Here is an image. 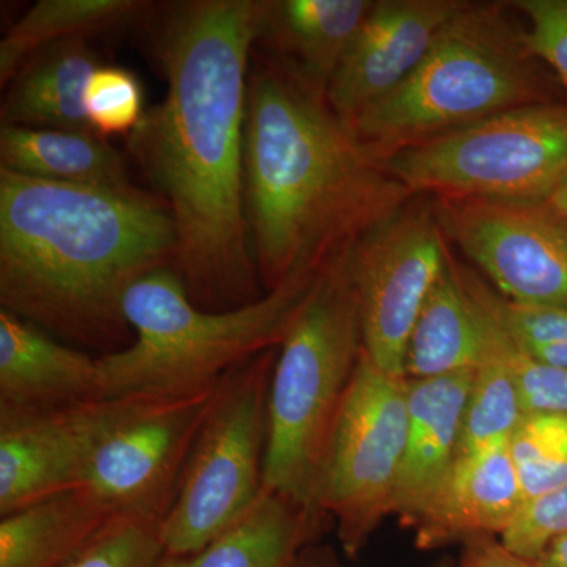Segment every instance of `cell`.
Masks as SVG:
<instances>
[{
	"label": "cell",
	"mask_w": 567,
	"mask_h": 567,
	"mask_svg": "<svg viewBox=\"0 0 567 567\" xmlns=\"http://www.w3.org/2000/svg\"><path fill=\"white\" fill-rule=\"evenodd\" d=\"M264 11L265 0L174 6L156 41L166 95L126 141L173 216L175 274L207 311L260 298L246 215L245 123Z\"/></svg>",
	"instance_id": "cell-1"
},
{
	"label": "cell",
	"mask_w": 567,
	"mask_h": 567,
	"mask_svg": "<svg viewBox=\"0 0 567 567\" xmlns=\"http://www.w3.org/2000/svg\"><path fill=\"white\" fill-rule=\"evenodd\" d=\"M245 199L265 292L327 262L402 210L412 194L354 140L324 93L281 63L249 71Z\"/></svg>",
	"instance_id": "cell-2"
},
{
	"label": "cell",
	"mask_w": 567,
	"mask_h": 567,
	"mask_svg": "<svg viewBox=\"0 0 567 567\" xmlns=\"http://www.w3.org/2000/svg\"><path fill=\"white\" fill-rule=\"evenodd\" d=\"M175 254L159 197L0 167V303L11 315L84 344L118 342L126 290Z\"/></svg>",
	"instance_id": "cell-3"
},
{
	"label": "cell",
	"mask_w": 567,
	"mask_h": 567,
	"mask_svg": "<svg viewBox=\"0 0 567 567\" xmlns=\"http://www.w3.org/2000/svg\"><path fill=\"white\" fill-rule=\"evenodd\" d=\"M513 10L511 2H465L412 76L347 125L372 159L385 166L404 148L492 115L567 100Z\"/></svg>",
	"instance_id": "cell-4"
},
{
	"label": "cell",
	"mask_w": 567,
	"mask_h": 567,
	"mask_svg": "<svg viewBox=\"0 0 567 567\" xmlns=\"http://www.w3.org/2000/svg\"><path fill=\"white\" fill-rule=\"evenodd\" d=\"M327 262L305 265L259 300L229 311L194 305L173 267L142 276L122 303L136 338L100 358L103 398L192 393L279 349Z\"/></svg>",
	"instance_id": "cell-5"
},
{
	"label": "cell",
	"mask_w": 567,
	"mask_h": 567,
	"mask_svg": "<svg viewBox=\"0 0 567 567\" xmlns=\"http://www.w3.org/2000/svg\"><path fill=\"white\" fill-rule=\"evenodd\" d=\"M347 249L323 265L293 317L268 390L264 488L312 511L331 427L363 352Z\"/></svg>",
	"instance_id": "cell-6"
},
{
	"label": "cell",
	"mask_w": 567,
	"mask_h": 567,
	"mask_svg": "<svg viewBox=\"0 0 567 567\" xmlns=\"http://www.w3.org/2000/svg\"><path fill=\"white\" fill-rule=\"evenodd\" d=\"M385 167L413 197L547 200L567 177V100L420 142Z\"/></svg>",
	"instance_id": "cell-7"
},
{
	"label": "cell",
	"mask_w": 567,
	"mask_h": 567,
	"mask_svg": "<svg viewBox=\"0 0 567 567\" xmlns=\"http://www.w3.org/2000/svg\"><path fill=\"white\" fill-rule=\"evenodd\" d=\"M278 349L227 372L163 518L164 555L185 557L241 520L264 494L268 390Z\"/></svg>",
	"instance_id": "cell-8"
},
{
	"label": "cell",
	"mask_w": 567,
	"mask_h": 567,
	"mask_svg": "<svg viewBox=\"0 0 567 567\" xmlns=\"http://www.w3.org/2000/svg\"><path fill=\"white\" fill-rule=\"evenodd\" d=\"M409 427L406 377L386 374L361 352L331 427L315 507L334 518L347 555L393 514Z\"/></svg>",
	"instance_id": "cell-9"
},
{
	"label": "cell",
	"mask_w": 567,
	"mask_h": 567,
	"mask_svg": "<svg viewBox=\"0 0 567 567\" xmlns=\"http://www.w3.org/2000/svg\"><path fill=\"white\" fill-rule=\"evenodd\" d=\"M450 257L431 197H413L347 249L363 350L386 374L405 377L410 334Z\"/></svg>",
	"instance_id": "cell-10"
},
{
	"label": "cell",
	"mask_w": 567,
	"mask_h": 567,
	"mask_svg": "<svg viewBox=\"0 0 567 567\" xmlns=\"http://www.w3.org/2000/svg\"><path fill=\"white\" fill-rule=\"evenodd\" d=\"M447 241L518 303L567 308V218L550 200L432 199Z\"/></svg>",
	"instance_id": "cell-11"
},
{
	"label": "cell",
	"mask_w": 567,
	"mask_h": 567,
	"mask_svg": "<svg viewBox=\"0 0 567 567\" xmlns=\"http://www.w3.org/2000/svg\"><path fill=\"white\" fill-rule=\"evenodd\" d=\"M221 379L192 393L162 395L115 427L78 487L118 513L166 516Z\"/></svg>",
	"instance_id": "cell-12"
},
{
	"label": "cell",
	"mask_w": 567,
	"mask_h": 567,
	"mask_svg": "<svg viewBox=\"0 0 567 567\" xmlns=\"http://www.w3.org/2000/svg\"><path fill=\"white\" fill-rule=\"evenodd\" d=\"M158 398L122 395L0 412V514L80 486L100 443Z\"/></svg>",
	"instance_id": "cell-13"
},
{
	"label": "cell",
	"mask_w": 567,
	"mask_h": 567,
	"mask_svg": "<svg viewBox=\"0 0 567 567\" xmlns=\"http://www.w3.org/2000/svg\"><path fill=\"white\" fill-rule=\"evenodd\" d=\"M465 0H375L327 89L331 111L350 125L423 62Z\"/></svg>",
	"instance_id": "cell-14"
},
{
	"label": "cell",
	"mask_w": 567,
	"mask_h": 567,
	"mask_svg": "<svg viewBox=\"0 0 567 567\" xmlns=\"http://www.w3.org/2000/svg\"><path fill=\"white\" fill-rule=\"evenodd\" d=\"M475 371L406 379L409 427L393 514L410 528L434 502L456 462Z\"/></svg>",
	"instance_id": "cell-15"
},
{
	"label": "cell",
	"mask_w": 567,
	"mask_h": 567,
	"mask_svg": "<svg viewBox=\"0 0 567 567\" xmlns=\"http://www.w3.org/2000/svg\"><path fill=\"white\" fill-rule=\"evenodd\" d=\"M525 507L509 443L456 458L446 483L413 525L416 546L432 550L503 536Z\"/></svg>",
	"instance_id": "cell-16"
},
{
	"label": "cell",
	"mask_w": 567,
	"mask_h": 567,
	"mask_svg": "<svg viewBox=\"0 0 567 567\" xmlns=\"http://www.w3.org/2000/svg\"><path fill=\"white\" fill-rule=\"evenodd\" d=\"M100 398V358L63 346L37 324L0 311V412Z\"/></svg>",
	"instance_id": "cell-17"
},
{
	"label": "cell",
	"mask_w": 567,
	"mask_h": 567,
	"mask_svg": "<svg viewBox=\"0 0 567 567\" xmlns=\"http://www.w3.org/2000/svg\"><path fill=\"white\" fill-rule=\"evenodd\" d=\"M372 6V0H265L259 41L278 54L275 62L327 96Z\"/></svg>",
	"instance_id": "cell-18"
},
{
	"label": "cell",
	"mask_w": 567,
	"mask_h": 567,
	"mask_svg": "<svg viewBox=\"0 0 567 567\" xmlns=\"http://www.w3.org/2000/svg\"><path fill=\"white\" fill-rule=\"evenodd\" d=\"M99 66L85 39L41 48L11 80L0 110L2 125L93 133L84 92Z\"/></svg>",
	"instance_id": "cell-19"
},
{
	"label": "cell",
	"mask_w": 567,
	"mask_h": 567,
	"mask_svg": "<svg viewBox=\"0 0 567 567\" xmlns=\"http://www.w3.org/2000/svg\"><path fill=\"white\" fill-rule=\"evenodd\" d=\"M487 354L486 320L450 254L410 334L405 377L431 379L477 369Z\"/></svg>",
	"instance_id": "cell-20"
},
{
	"label": "cell",
	"mask_w": 567,
	"mask_h": 567,
	"mask_svg": "<svg viewBox=\"0 0 567 567\" xmlns=\"http://www.w3.org/2000/svg\"><path fill=\"white\" fill-rule=\"evenodd\" d=\"M117 514L84 487L21 507L0 520V567H59Z\"/></svg>",
	"instance_id": "cell-21"
},
{
	"label": "cell",
	"mask_w": 567,
	"mask_h": 567,
	"mask_svg": "<svg viewBox=\"0 0 567 567\" xmlns=\"http://www.w3.org/2000/svg\"><path fill=\"white\" fill-rule=\"evenodd\" d=\"M320 516L264 491L256 506L210 544L185 557L163 555L156 567H293Z\"/></svg>",
	"instance_id": "cell-22"
},
{
	"label": "cell",
	"mask_w": 567,
	"mask_h": 567,
	"mask_svg": "<svg viewBox=\"0 0 567 567\" xmlns=\"http://www.w3.org/2000/svg\"><path fill=\"white\" fill-rule=\"evenodd\" d=\"M0 163L43 181L107 189L133 186L122 156L95 133L2 125Z\"/></svg>",
	"instance_id": "cell-23"
},
{
	"label": "cell",
	"mask_w": 567,
	"mask_h": 567,
	"mask_svg": "<svg viewBox=\"0 0 567 567\" xmlns=\"http://www.w3.org/2000/svg\"><path fill=\"white\" fill-rule=\"evenodd\" d=\"M145 9L147 3L136 0H40L0 41V82L13 80L41 48L106 31Z\"/></svg>",
	"instance_id": "cell-24"
},
{
	"label": "cell",
	"mask_w": 567,
	"mask_h": 567,
	"mask_svg": "<svg viewBox=\"0 0 567 567\" xmlns=\"http://www.w3.org/2000/svg\"><path fill=\"white\" fill-rule=\"evenodd\" d=\"M524 415L509 369L488 347L487 358L476 369L473 379L457 457L509 443Z\"/></svg>",
	"instance_id": "cell-25"
},
{
	"label": "cell",
	"mask_w": 567,
	"mask_h": 567,
	"mask_svg": "<svg viewBox=\"0 0 567 567\" xmlns=\"http://www.w3.org/2000/svg\"><path fill=\"white\" fill-rule=\"evenodd\" d=\"M525 505L567 484V415L525 413L509 440Z\"/></svg>",
	"instance_id": "cell-26"
},
{
	"label": "cell",
	"mask_w": 567,
	"mask_h": 567,
	"mask_svg": "<svg viewBox=\"0 0 567 567\" xmlns=\"http://www.w3.org/2000/svg\"><path fill=\"white\" fill-rule=\"evenodd\" d=\"M162 516L117 514L59 567H156L163 558Z\"/></svg>",
	"instance_id": "cell-27"
},
{
	"label": "cell",
	"mask_w": 567,
	"mask_h": 567,
	"mask_svg": "<svg viewBox=\"0 0 567 567\" xmlns=\"http://www.w3.org/2000/svg\"><path fill=\"white\" fill-rule=\"evenodd\" d=\"M462 281L475 298L486 320L487 341L492 352L505 363L516 382L518 395L525 413H558L567 415V369L551 368L532 360L514 346L503 328L488 311L487 306L477 297L470 284L464 268H461Z\"/></svg>",
	"instance_id": "cell-28"
},
{
	"label": "cell",
	"mask_w": 567,
	"mask_h": 567,
	"mask_svg": "<svg viewBox=\"0 0 567 567\" xmlns=\"http://www.w3.org/2000/svg\"><path fill=\"white\" fill-rule=\"evenodd\" d=\"M84 110L99 136L132 133L145 114L140 78L123 66L100 65L85 85Z\"/></svg>",
	"instance_id": "cell-29"
},
{
	"label": "cell",
	"mask_w": 567,
	"mask_h": 567,
	"mask_svg": "<svg viewBox=\"0 0 567 567\" xmlns=\"http://www.w3.org/2000/svg\"><path fill=\"white\" fill-rule=\"evenodd\" d=\"M465 274L477 297L517 349L528 350L567 341V308L518 303L496 292L470 268L465 267Z\"/></svg>",
	"instance_id": "cell-30"
},
{
	"label": "cell",
	"mask_w": 567,
	"mask_h": 567,
	"mask_svg": "<svg viewBox=\"0 0 567 567\" xmlns=\"http://www.w3.org/2000/svg\"><path fill=\"white\" fill-rule=\"evenodd\" d=\"M529 51L567 89V0H516Z\"/></svg>",
	"instance_id": "cell-31"
},
{
	"label": "cell",
	"mask_w": 567,
	"mask_h": 567,
	"mask_svg": "<svg viewBox=\"0 0 567 567\" xmlns=\"http://www.w3.org/2000/svg\"><path fill=\"white\" fill-rule=\"evenodd\" d=\"M567 533V484L533 499L522 509L516 524L499 537L514 554L536 559L544 548Z\"/></svg>",
	"instance_id": "cell-32"
},
{
	"label": "cell",
	"mask_w": 567,
	"mask_h": 567,
	"mask_svg": "<svg viewBox=\"0 0 567 567\" xmlns=\"http://www.w3.org/2000/svg\"><path fill=\"white\" fill-rule=\"evenodd\" d=\"M457 567H539V565L535 559L514 554L494 536H483L464 544Z\"/></svg>",
	"instance_id": "cell-33"
},
{
	"label": "cell",
	"mask_w": 567,
	"mask_h": 567,
	"mask_svg": "<svg viewBox=\"0 0 567 567\" xmlns=\"http://www.w3.org/2000/svg\"><path fill=\"white\" fill-rule=\"evenodd\" d=\"M535 561L539 567H567V533L551 540Z\"/></svg>",
	"instance_id": "cell-34"
},
{
	"label": "cell",
	"mask_w": 567,
	"mask_h": 567,
	"mask_svg": "<svg viewBox=\"0 0 567 567\" xmlns=\"http://www.w3.org/2000/svg\"><path fill=\"white\" fill-rule=\"evenodd\" d=\"M548 200H550L551 205H554L555 208H558V210L567 218V177L561 182V185L555 189V193L548 197Z\"/></svg>",
	"instance_id": "cell-35"
},
{
	"label": "cell",
	"mask_w": 567,
	"mask_h": 567,
	"mask_svg": "<svg viewBox=\"0 0 567 567\" xmlns=\"http://www.w3.org/2000/svg\"><path fill=\"white\" fill-rule=\"evenodd\" d=\"M293 567H315V563L309 561L308 558H298L297 563H295Z\"/></svg>",
	"instance_id": "cell-36"
},
{
	"label": "cell",
	"mask_w": 567,
	"mask_h": 567,
	"mask_svg": "<svg viewBox=\"0 0 567 567\" xmlns=\"http://www.w3.org/2000/svg\"><path fill=\"white\" fill-rule=\"evenodd\" d=\"M434 567H457V566H454L453 563H451V561H442V563H439V565H435Z\"/></svg>",
	"instance_id": "cell-37"
}]
</instances>
